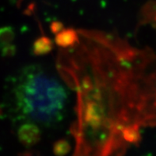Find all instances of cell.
<instances>
[{
    "label": "cell",
    "instance_id": "1",
    "mask_svg": "<svg viewBox=\"0 0 156 156\" xmlns=\"http://www.w3.org/2000/svg\"><path fill=\"white\" fill-rule=\"evenodd\" d=\"M58 66L77 94L75 156H110L156 125L152 52L109 34L80 30L63 47Z\"/></svg>",
    "mask_w": 156,
    "mask_h": 156
},
{
    "label": "cell",
    "instance_id": "2",
    "mask_svg": "<svg viewBox=\"0 0 156 156\" xmlns=\"http://www.w3.org/2000/svg\"><path fill=\"white\" fill-rule=\"evenodd\" d=\"M16 113L30 122L50 126L63 119L67 94L57 79L37 66L28 67L13 87Z\"/></svg>",
    "mask_w": 156,
    "mask_h": 156
},
{
    "label": "cell",
    "instance_id": "3",
    "mask_svg": "<svg viewBox=\"0 0 156 156\" xmlns=\"http://www.w3.org/2000/svg\"><path fill=\"white\" fill-rule=\"evenodd\" d=\"M26 156H30V155H26Z\"/></svg>",
    "mask_w": 156,
    "mask_h": 156
}]
</instances>
